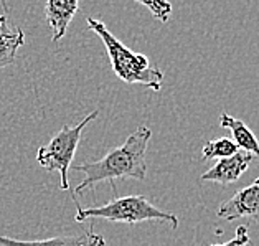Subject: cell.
<instances>
[{
  "label": "cell",
  "instance_id": "9",
  "mask_svg": "<svg viewBox=\"0 0 259 246\" xmlns=\"http://www.w3.org/2000/svg\"><path fill=\"white\" fill-rule=\"evenodd\" d=\"M25 45V31L10 25L7 12L0 15V69L14 65L18 48Z\"/></svg>",
  "mask_w": 259,
  "mask_h": 246
},
{
  "label": "cell",
  "instance_id": "4",
  "mask_svg": "<svg viewBox=\"0 0 259 246\" xmlns=\"http://www.w3.org/2000/svg\"><path fill=\"white\" fill-rule=\"evenodd\" d=\"M99 116V111H93L91 114H88L83 121L76 126H63V129L56 134L47 146H41L36 150V162L40 166L48 170V172H60V188L61 190H68L69 182H68V172L69 166L76 154L78 144L83 136V131L88 124L94 121Z\"/></svg>",
  "mask_w": 259,
  "mask_h": 246
},
{
  "label": "cell",
  "instance_id": "11",
  "mask_svg": "<svg viewBox=\"0 0 259 246\" xmlns=\"http://www.w3.org/2000/svg\"><path fill=\"white\" fill-rule=\"evenodd\" d=\"M236 144L228 137H220V139H213V141H208L203 149H201V157L203 160H213V159H228V157L235 155L238 152Z\"/></svg>",
  "mask_w": 259,
  "mask_h": 246
},
{
  "label": "cell",
  "instance_id": "2",
  "mask_svg": "<svg viewBox=\"0 0 259 246\" xmlns=\"http://www.w3.org/2000/svg\"><path fill=\"white\" fill-rule=\"evenodd\" d=\"M86 22L90 30H93L103 40L107 56L111 60L112 71L116 73L119 79H122L127 85H142L155 93L162 90L163 73L160 68L150 65V61L145 55L129 50L121 40H117L107 30L104 22L93 17H88Z\"/></svg>",
  "mask_w": 259,
  "mask_h": 246
},
{
  "label": "cell",
  "instance_id": "1",
  "mask_svg": "<svg viewBox=\"0 0 259 246\" xmlns=\"http://www.w3.org/2000/svg\"><path fill=\"white\" fill-rule=\"evenodd\" d=\"M150 137H152V131L145 126H141L125 139L122 146L109 150L101 160L76 166L78 172L84 174V180L74 187V197L84 192L86 188H93L96 184L104 180L109 182L112 188H114V182L119 179L144 180L147 175L145 152H147Z\"/></svg>",
  "mask_w": 259,
  "mask_h": 246
},
{
  "label": "cell",
  "instance_id": "13",
  "mask_svg": "<svg viewBox=\"0 0 259 246\" xmlns=\"http://www.w3.org/2000/svg\"><path fill=\"white\" fill-rule=\"evenodd\" d=\"M249 241H251V238H249L248 228L243 225H239L236 228L235 236H233L230 241L221 243V244H211V246H246V244H249Z\"/></svg>",
  "mask_w": 259,
  "mask_h": 246
},
{
  "label": "cell",
  "instance_id": "6",
  "mask_svg": "<svg viewBox=\"0 0 259 246\" xmlns=\"http://www.w3.org/2000/svg\"><path fill=\"white\" fill-rule=\"evenodd\" d=\"M252 159H256L254 155L244 150H238L235 155L228 157V159L218 160L211 169H208L206 172L201 174V182H214L220 185H231L241 179V175L246 172V169L249 167Z\"/></svg>",
  "mask_w": 259,
  "mask_h": 246
},
{
  "label": "cell",
  "instance_id": "10",
  "mask_svg": "<svg viewBox=\"0 0 259 246\" xmlns=\"http://www.w3.org/2000/svg\"><path fill=\"white\" fill-rule=\"evenodd\" d=\"M220 126L231 131V136H233L231 141L236 144V147L239 150L249 152L259 159V141H257V137L254 136V132H252L248 126L241 121V119L233 117L231 114H228V112H221L220 114Z\"/></svg>",
  "mask_w": 259,
  "mask_h": 246
},
{
  "label": "cell",
  "instance_id": "12",
  "mask_svg": "<svg viewBox=\"0 0 259 246\" xmlns=\"http://www.w3.org/2000/svg\"><path fill=\"white\" fill-rule=\"evenodd\" d=\"M139 4H142L144 7H147L152 15L160 22H167L170 15H172V5L168 2H162V0H157V2H147V0H139Z\"/></svg>",
  "mask_w": 259,
  "mask_h": 246
},
{
  "label": "cell",
  "instance_id": "8",
  "mask_svg": "<svg viewBox=\"0 0 259 246\" xmlns=\"http://www.w3.org/2000/svg\"><path fill=\"white\" fill-rule=\"evenodd\" d=\"M78 10L79 4L74 0H48L45 4V15L50 28H52L53 42H60L66 35L68 25Z\"/></svg>",
  "mask_w": 259,
  "mask_h": 246
},
{
  "label": "cell",
  "instance_id": "3",
  "mask_svg": "<svg viewBox=\"0 0 259 246\" xmlns=\"http://www.w3.org/2000/svg\"><path fill=\"white\" fill-rule=\"evenodd\" d=\"M76 208L78 212L74 215V220L78 223H84L86 220H96V218L107 220V222H114V223H127V225L157 220V222L168 223L174 230L179 228V218L174 213L157 208L144 195H129V197L112 198L104 205L93 207V208H83L79 203H76Z\"/></svg>",
  "mask_w": 259,
  "mask_h": 246
},
{
  "label": "cell",
  "instance_id": "7",
  "mask_svg": "<svg viewBox=\"0 0 259 246\" xmlns=\"http://www.w3.org/2000/svg\"><path fill=\"white\" fill-rule=\"evenodd\" d=\"M0 246H106V241L103 235H98L93 230H86L81 235L31 239V241H22V239L0 235Z\"/></svg>",
  "mask_w": 259,
  "mask_h": 246
},
{
  "label": "cell",
  "instance_id": "5",
  "mask_svg": "<svg viewBox=\"0 0 259 246\" xmlns=\"http://www.w3.org/2000/svg\"><path fill=\"white\" fill-rule=\"evenodd\" d=\"M217 217L226 222H235L248 217L259 218V177L252 180V184L239 188L228 200H225L218 207Z\"/></svg>",
  "mask_w": 259,
  "mask_h": 246
}]
</instances>
